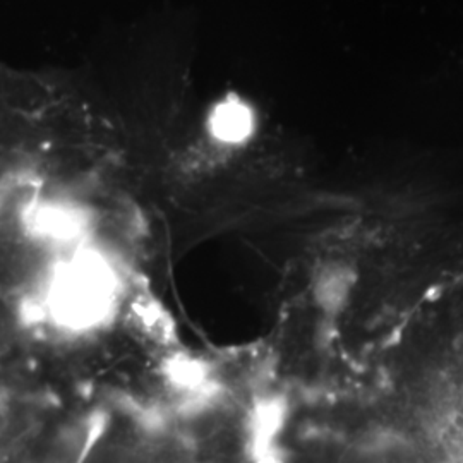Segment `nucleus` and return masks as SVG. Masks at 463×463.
Returning a JSON list of instances; mask_svg holds the SVG:
<instances>
[{
	"mask_svg": "<svg viewBox=\"0 0 463 463\" xmlns=\"http://www.w3.org/2000/svg\"><path fill=\"white\" fill-rule=\"evenodd\" d=\"M338 463H420V460L407 443L383 436L348 447Z\"/></svg>",
	"mask_w": 463,
	"mask_h": 463,
	"instance_id": "nucleus-1",
	"label": "nucleus"
}]
</instances>
